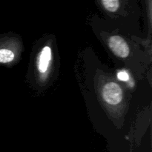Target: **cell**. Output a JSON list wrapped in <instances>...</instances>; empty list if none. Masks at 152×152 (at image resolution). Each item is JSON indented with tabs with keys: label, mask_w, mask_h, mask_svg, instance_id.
Instances as JSON below:
<instances>
[{
	"label": "cell",
	"mask_w": 152,
	"mask_h": 152,
	"mask_svg": "<svg viewBox=\"0 0 152 152\" xmlns=\"http://www.w3.org/2000/svg\"><path fill=\"white\" fill-rule=\"evenodd\" d=\"M102 96L107 103L110 105H117L123 99V91L118 84L108 83L103 87Z\"/></svg>",
	"instance_id": "obj_1"
},
{
	"label": "cell",
	"mask_w": 152,
	"mask_h": 152,
	"mask_svg": "<svg viewBox=\"0 0 152 152\" xmlns=\"http://www.w3.org/2000/svg\"><path fill=\"white\" fill-rule=\"evenodd\" d=\"M110 48L117 56L126 58L129 54V48L127 42L119 36H113L108 41Z\"/></svg>",
	"instance_id": "obj_2"
},
{
	"label": "cell",
	"mask_w": 152,
	"mask_h": 152,
	"mask_svg": "<svg viewBox=\"0 0 152 152\" xmlns=\"http://www.w3.org/2000/svg\"><path fill=\"white\" fill-rule=\"evenodd\" d=\"M50 58H51V50L48 46H45L42 48L39 56L38 69L40 72L44 73L47 71Z\"/></svg>",
	"instance_id": "obj_3"
},
{
	"label": "cell",
	"mask_w": 152,
	"mask_h": 152,
	"mask_svg": "<svg viewBox=\"0 0 152 152\" xmlns=\"http://www.w3.org/2000/svg\"><path fill=\"white\" fill-rule=\"evenodd\" d=\"M14 58V53L8 49H0V62L6 63L12 61Z\"/></svg>",
	"instance_id": "obj_4"
},
{
	"label": "cell",
	"mask_w": 152,
	"mask_h": 152,
	"mask_svg": "<svg viewBox=\"0 0 152 152\" xmlns=\"http://www.w3.org/2000/svg\"><path fill=\"white\" fill-rule=\"evenodd\" d=\"M102 3L104 7L111 12L117 11L120 6V1L117 0H103Z\"/></svg>",
	"instance_id": "obj_5"
},
{
	"label": "cell",
	"mask_w": 152,
	"mask_h": 152,
	"mask_svg": "<svg viewBox=\"0 0 152 152\" xmlns=\"http://www.w3.org/2000/svg\"><path fill=\"white\" fill-rule=\"evenodd\" d=\"M117 77L120 80L122 81H128L129 80V75L126 71H122L117 74Z\"/></svg>",
	"instance_id": "obj_6"
}]
</instances>
